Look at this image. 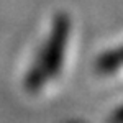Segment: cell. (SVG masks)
<instances>
[{
	"instance_id": "cell-1",
	"label": "cell",
	"mask_w": 123,
	"mask_h": 123,
	"mask_svg": "<svg viewBox=\"0 0 123 123\" xmlns=\"http://www.w3.org/2000/svg\"><path fill=\"white\" fill-rule=\"evenodd\" d=\"M72 44V23L69 17L53 18L44 36L39 39L36 51L23 74V89L30 95H41L53 89L67 66Z\"/></svg>"
}]
</instances>
